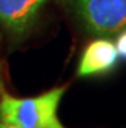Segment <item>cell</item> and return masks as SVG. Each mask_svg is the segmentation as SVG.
Here are the masks:
<instances>
[{"mask_svg": "<svg viewBox=\"0 0 126 128\" xmlns=\"http://www.w3.org/2000/svg\"><path fill=\"white\" fill-rule=\"evenodd\" d=\"M67 87H55L36 97L17 98L0 94V123L14 128H66L58 108Z\"/></svg>", "mask_w": 126, "mask_h": 128, "instance_id": "6da1fadb", "label": "cell"}, {"mask_svg": "<svg viewBox=\"0 0 126 128\" xmlns=\"http://www.w3.org/2000/svg\"><path fill=\"white\" fill-rule=\"evenodd\" d=\"M90 34L111 36L126 30V0H61Z\"/></svg>", "mask_w": 126, "mask_h": 128, "instance_id": "7a4b0ae2", "label": "cell"}, {"mask_svg": "<svg viewBox=\"0 0 126 128\" xmlns=\"http://www.w3.org/2000/svg\"><path fill=\"white\" fill-rule=\"evenodd\" d=\"M120 54L116 46L108 39H95L84 49L77 66V76L89 78L107 74L118 64Z\"/></svg>", "mask_w": 126, "mask_h": 128, "instance_id": "3957f363", "label": "cell"}, {"mask_svg": "<svg viewBox=\"0 0 126 128\" xmlns=\"http://www.w3.org/2000/svg\"><path fill=\"white\" fill-rule=\"evenodd\" d=\"M48 0H0V22L13 34H23L32 26Z\"/></svg>", "mask_w": 126, "mask_h": 128, "instance_id": "277c9868", "label": "cell"}, {"mask_svg": "<svg viewBox=\"0 0 126 128\" xmlns=\"http://www.w3.org/2000/svg\"><path fill=\"white\" fill-rule=\"evenodd\" d=\"M115 46L117 48V52H118V54H120V57L126 58V30L117 35Z\"/></svg>", "mask_w": 126, "mask_h": 128, "instance_id": "5b68a950", "label": "cell"}, {"mask_svg": "<svg viewBox=\"0 0 126 128\" xmlns=\"http://www.w3.org/2000/svg\"><path fill=\"white\" fill-rule=\"evenodd\" d=\"M1 89H3V82H1V70H0V94H1Z\"/></svg>", "mask_w": 126, "mask_h": 128, "instance_id": "8992f818", "label": "cell"}, {"mask_svg": "<svg viewBox=\"0 0 126 128\" xmlns=\"http://www.w3.org/2000/svg\"><path fill=\"white\" fill-rule=\"evenodd\" d=\"M0 128H14V127H9V126H5L3 123H0Z\"/></svg>", "mask_w": 126, "mask_h": 128, "instance_id": "52a82bcc", "label": "cell"}]
</instances>
